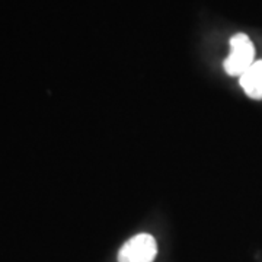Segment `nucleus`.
I'll return each mask as SVG.
<instances>
[{
	"label": "nucleus",
	"mask_w": 262,
	"mask_h": 262,
	"mask_svg": "<svg viewBox=\"0 0 262 262\" xmlns=\"http://www.w3.org/2000/svg\"><path fill=\"white\" fill-rule=\"evenodd\" d=\"M241 86L252 99H262V60H256L244 75L241 76Z\"/></svg>",
	"instance_id": "obj_3"
},
{
	"label": "nucleus",
	"mask_w": 262,
	"mask_h": 262,
	"mask_svg": "<svg viewBox=\"0 0 262 262\" xmlns=\"http://www.w3.org/2000/svg\"><path fill=\"white\" fill-rule=\"evenodd\" d=\"M255 63V47L245 34H236L230 39V54L226 58L225 70L230 76H242Z\"/></svg>",
	"instance_id": "obj_1"
},
{
	"label": "nucleus",
	"mask_w": 262,
	"mask_h": 262,
	"mask_svg": "<svg viewBox=\"0 0 262 262\" xmlns=\"http://www.w3.org/2000/svg\"><path fill=\"white\" fill-rule=\"evenodd\" d=\"M158 253L156 239L149 233L136 234L118 253V262H153Z\"/></svg>",
	"instance_id": "obj_2"
}]
</instances>
